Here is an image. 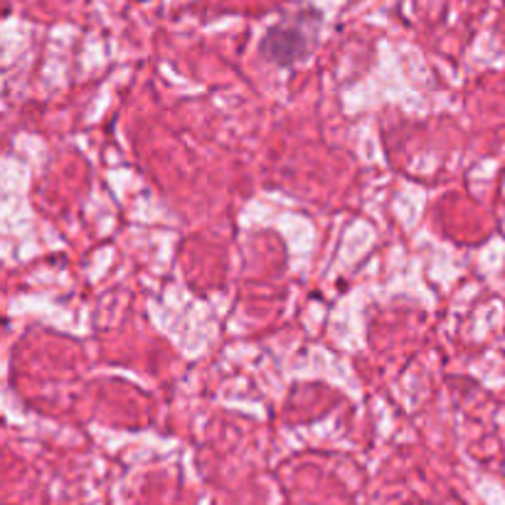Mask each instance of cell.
<instances>
[{"label": "cell", "mask_w": 505, "mask_h": 505, "mask_svg": "<svg viewBox=\"0 0 505 505\" xmlns=\"http://www.w3.org/2000/svg\"><path fill=\"white\" fill-rule=\"evenodd\" d=\"M262 53L277 64H294V60L306 54V37L296 27H271L264 37Z\"/></svg>", "instance_id": "1"}]
</instances>
